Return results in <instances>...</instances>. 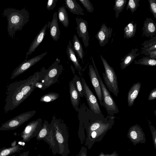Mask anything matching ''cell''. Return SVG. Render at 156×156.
Listing matches in <instances>:
<instances>
[{
    "label": "cell",
    "mask_w": 156,
    "mask_h": 156,
    "mask_svg": "<svg viewBox=\"0 0 156 156\" xmlns=\"http://www.w3.org/2000/svg\"><path fill=\"white\" fill-rule=\"evenodd\" d=\"M2 16L7 18L8 35L13 39H14L16 32L21 30L28 22L30 18L29 13L25 8L20 10L12 8H6Z\"/></svg>",
    "instance_id": "cell-1"
},
{
    "label": "cell",
    "mask_w": 156,
    "mask_h": 156,
    "mask_svg": "<svg viewBox=\"0 0 156 156\" xmlns=\"http://www.w3.org/2000/svg\"><path fill=\"white\" fill-rule=\"evenodd\" d=\"M21 80L9 84L7 87L4 111L5 113L15 108L26 99L20 89Z\"/></svg>",
    "instance_id": "cell-2"
},
{
    "label": "cell",
    "mask_w": 156,
    "mask_h": 156,
    "mask_svg": "<svg viewBox=\"0 0 156 156\" xmlns=\"http://www.w3.org/2000/svg\"><path fill=\"white\" fill-rule=\"evenodd\" d=\"M53 134L58 144L59 153L61 156H68L70 151L69 147V135L65 125L57 121L50 124Z\"/></svg>",
    "instance_id": "cell-3"
},
{
    "label": "cell",
    "mask_w": 156,
    "mask_h": 156,
    "mask_svg": "<svg viewBox=\"0 0 156 156\" xmlns=\"http://www.w3.org/2000/svg\"><path fill=\"white\" fill-rule=\"evenodd\" d=\"M100 57L105 70L102 75L105 84L108 90L117 97L119 92L117 76L113 67L101 55Z\"/></svg>",
    "instance_id": "cell-4"
},
{
    "label": "cell",
    "mask_w": 156,
    "mask_h": 156,
    "mask_svg": "<svg viewBox=\"0 0 156 156\" xmlns=\"http://www.w3.org/2000/svg\"><path fill=\"white\" fill-rule=\"evenodd\" d=\"M91 58L94 67L97 75L102 92L103 99L102 106L105 108L108 115H112L117 114L119 112L117 106L103 82L96 66L93 58L91 57Z\"/></svg>",
    "instance_id": "cell-5"
},
{
    "label": "cell",
    "mask_w": 156,
    "mask_h": 156,
    "mask_svg": "<svg viewBox=\"0 0 156 156\" xmlns=\"http://www.w3.org/2000/svg\"><path fill=\"white\" fill-rule=\"evenodd\" d=\"M39 141L44 140L49 145L54 155L59 154V151L58 144L53 134L51 125L47 121L42 124V128L36 136Z\"/></svg>",
    "instance_id": "cell-6"
},
{
    "label": "cell",
    "mask_w": 156,
    "mask_h": 156,
    "mask_svg": "<svg viewBox=\"0 0 156 156\" xmlns=\"http://www.w3.org/2000/svg\"><path fill=\"white\" fill-rule=\"evenodd\" d=\"M60 60L57 58L55 62L48 69L47 73L41 80L39 84L41 89L44 90L48 87L57 81L58 76L62 71V66L59 65Z\"/></svg>",
    "instance_id": "cell-7"
},
{
    "label": "cell",
    "mask_w": 156,
    "mask_h": 156,
    "mask_svg": "<svg viewBox=\"0 0 156 156\" xmlns=\"http://www.w3.org/2000/svg\"><path fill=\"white\" fill-rule=\"evenodd\" d=\"M48 69L44 67L40 71L35 72L27 79L21 80L20 89L26 99L36 87V83L41 80L47 73Z\"/></svg>",
    "instance_id": "cell-8"
},
{
    "label": "cell",
    "mask_w": 156,
    "mask_h": 156,
    "mask_svg": "<svg viewBox=\"0 0 156 156\" xmlns=\"http://www.w3.org/2000/svg\"><path fill=\"white\" fill-rule=\"evenodd\" d=\"M36 113V111L33 110L21 113L2 124L0 130L15 129L30 119Z\"/></svg>",
    "instance_id": "cell-9"
},
{
    "label": "cell",
    "mask_w": 156,
    "mask_h": 156,
    "mask_svg": "<svg viewBox=\"0 0 156 156\" xmlns=\"http://www.w3.org/2000/svg\"><path fill=\"white\" fill-rule=\"evenodd\" d=\"M112 126V125L109 123H104L98 129L86 135L85 145L89 149H90L95 142H99L102 140L106 133Z\"/></svg>",
    "instance_id": "cell-10"
},
{
    "label": "cell",
    "mask_w": 156,
    "mask_h": 156,
    "mask_svg": "<svg viewBox=\"0 0 156 156\" xmlns=\"http://www.w3.org/2000/svg\"><path fill=\"white\" fill-rule=\"evenodd\" d=\"M42 119L39 118L29 122L21 133L22 141L28 142L32 138L36 137L42 128Z\"/></svg>",
    "instance_id": "cell-11"
},
{
    "label": "cell",
    "mask_w": 156,
    "mask_h": 156,
    "mask_svg": "<svg viewBox=\"0 0 156 156\" xmlns=\"http://www.w3.org/2000/svg\"><path fill=\"white\" fill-rule=\"evenodd\" d=\"M47 53V52H45L29 60H27V58H26L24 61L14 70L11 74L10 79H13L25 72L32 66L40 61Z\"/></svg>",
    "instance_id": "cell-12"
},
{
    "label": "cell",
    "mask_w": 156,
    "mask_h": 156,
    "mask_svg": "<svg viewBox=\"0 0 156 156\" xmlns=\"http://www.w3.org/2000/svg\"><path fill=\"white\" fill-rule=\"evenodd\" d=\"M127 136L134 145L144 144L146 140L142 129L138 124L133 125L129 129Z\"/></svg>",
    "instance_id": "cell-13"
},
{
    "label": "cell",
    "mask_w": 156,
    "mask_h": 156,
    "mask_svg": "<svg viewBox=\"0 0 156 156\" xmlns=\"http://www.w3.org/2000/svg\"><path fill=\"white\" fill-rule=\"evenodd\" d=\"M82 85L85 92V97L90 109L95 113L98 114L101 113V110L98 100L94 94L83 78L82 79Z\"/></svg>",
    "instance_id": "cell-14"
},
{
    "label": "cell",
    "mask_w": 156,
    "mask_h": 156,
    "mask_svg": "<svg viewBox=\"0 0 156 156\" xmlns=\"http://www.w3.org/2000/svg\"><path fill=\"white\" fill-rule=\"evenodd\" d=\"M77 26L76 27L77 33L80 38H81L86 48L89 45V36L87 30L88 23L87 21L79 18H76Z\"/></svg>",
    "instance_id": "cell-15"
},
{
    "label": "cell",
    "mask_w": 156,
    "mask_h": 156,
    "mask_svg": "<svg viewBox=\"0 0 156 156\" xmlns=\"http://www.w3.org/2000/svg\"><path fill=\"white\" fill-rule=\"evenodd\" d=\"M89 74L90 79L101 106H102V93L99 82L93 66L90 65L89 66Z\"/></svg>",
    "instance_id": "cell-16"
},
{
    "label": "cell",
    "mask_w": 156,
    "mask_h": 156,
    "mask_svg": "<svg viewBox=\"0 0 156 156\" xmlns=\"http://www.w3.org/2000/svg\"><path fill=\"white\" fill-rule=\"evenodd\" d=\"M112 28L110 27H108L105 23L102 24L95 36L101 47H104L108 43L112 37Z\"/></svg>",
    "instance_id": "cell-17"
},
{
    "label": "cell",
    "mask_w": 156,
    "mask_h": 156,
    "mask_svg": "<svg viewBox=\"0 0 156 156\" xmlns=\"http://www.w3.org/2000/svg\"><path fill=\"white\" fill-rule=\"evenodd\" d=\"M48 26V23L46 24L40 31L31 44L26 54V58L27 56L35 51L36 49L41 43L46 34V30Z\"/></svg>",
    "instance_id": "cell-18"
},
{
    "label": "cell",
    "mask_w": 156,
    "mask_h": 156,
    "mask_svg": "<svg viewBox=\"0 0 156 156\" xmlns=\"http://www.w3.org/2000/svg\"><path fill=\"white\" fill-rule=\"evenodd\" d=\"M143 35L153 37L156 33V23L151 18H147L144 22Z\"/></svg>",
    "instance_id": "cell-19"
},
{
    "label": "cell",
    "mask_w": 156,
    "mask_h": 156,
    "mask_svg": "<svg viewBox=\"0 0 156 156\" xmlns=\"http://www.w3.org/2000/svg\"><path fill=\"white\" fill-rule=\"evenodd\" d=\"M50 35L54 41H57L59 39L60 32L58 23L57 12H55L53 15L52 20L50 22Z\"/></svg>",
    "instance_id": "cell-20"
},
{
    "label": "cell",
    "mask_w": 156,
    "mask_h": 156,
    "mask_svg": "<svg viewBox=\"0 0 156 156\" xmlns=\"http://www.w3.org/2000/svg\"><path fill=\"white\" fill-rule=\"evenodd\" d=\"M141 87L140 82L134 83L130 88L127 95V102L128 106L131 107L134 104L135 99L140 92Z\"/></svg>",
    "instance_id": "cell-21"
},
{
    "label": "cell",
    "mask_w": 156,
    "mask_h": 156,
    "mask_svg": "<svg viewBox=\"0 0 156 156\" xmlns=\"http://www.w3.org/2000/svg\"><path fill=\"white\" fill-rule=\"evenodd\" d=\"M69 90L71 104L75 110L77 111L80 98L78 91L72 81H70L69 83Z\"/></svg>",
    "instance_id": "cell-22"
},
{
    "label": "cell",
    "mask_w": 156,
    "mask_h": 156,
    "mask_svg": "<svg viewBox=\"0 0 156 156\" xmlns=\"http://www.w3.org/2000/svg\"><path fill=\"white\" fill-rule=\"evenodd\" d=\"M137 48H133L130 52L129 53L121 59L122 62L120 63V68L123 70L129 66L135 58L138 56L140 52L136 53L138 51Z\"/></svg>",
    "instance_id": "cell-23"
},
{
    "label": "cell",
    "mask_w": 156,
    "mask_h": 156,
    "mask_svg": "<svg viewBox=\"0 0 156 156\" xmlns=\"http://www.w3.org/2000/svg\"><path fill=\"white\" fill-rule=\"evenodd\" d=\"M65 7H66L71 13L78 15H85L83 10L76 0H65Z\"/></svg>",
    "instance_id": "cell-24"
},
{
    "label": "cell",
    "mask_w": 156,
    "mask_h": 156,
    "mask_svg": "<svg viewBox=\"0 0 156 156\" xmlns=\"http://www.w3.org/2000/svg\"><path fill=\"white\" fill-rule=\"evenodd\" d=\"M70 41L69 40L68 44L67 46L66 53L69 59L74 65L75 69L80 71L82 67L76 56Z\"/></svg>",
    "instance_id": "cell-25"
},
{
    "label": "cell",
    "mask_w": 156,
    "mask_h": 156,
    "mask_svg": "<svg viewBox=\"0 0 156 156\" xmlns=\"http://www.w3.org/2000/svg\"><path fill=\"white\" fill-rule=\"evenodd\" d=\"M141 54H144L150 51L156 50V35L151 39L145 41L142 44Z\"/></svg>",
    "instance_id": "cell-26"
},
{
    "label": "cell",
    "mask_w": 156,
    "mask_h": 156,
    "mask_svg": "<svg viewBox=\"0 0 156 156\" xmlns=\"http://www.w3.org/2000/svg\"><path fill=\"white\" fill-rule=\"evenodd\" d=\"M73 49L77 54L79 58L83 61L84 55V53L82 45L76 34H74L73 39Z\"/></svg>",
    "instance_id": "cell-27"
},
{
    "label": "cell",
    "mask_w": 156,
    "mask_h": 156,
    "mask_svg": "<svg viewBox=\"0 0 156 156\" xmlns=\"http://www.w3.org/2000/svg\"><path fill=\"white\" fill-rule=\"evenodd\" d=\"M58 20L65 27H67L69 23L68 14L65 6L59 7L58 10Z\"/></svg>",
    "instance_id": "cell-28"
},
{
    "label": "cell",
    "mask_w": 156,
    "mask_h": 156,
    "mask_svg": "<svg viewBox=\"0 0 156 156\" xmlns=\"http://www.w3.org/2000/svg\"><path fill=\"white\" fill-rule=\"evenodd\" d=\"M23 149L19 144L10 147H4L0 149V156H9Z\"/></svg>",
    "instance_id": "cell-29"
},
{
    "label": "cell",
    "mask_w": 156,
    "mask_h": 156,
    "mask_svg": "<svg viewBox=\"0 0 156 156\" xmlns=\"http://www.w3.org/2000/svg\"><path fill=\"white\" fill-rule=\"evenodd\" d=\"M136 26L137 23L134 24L133 21H132L126 26L124 29V38L128 39L133 37L136 31Z\"/></svg>",
    "instance_id": "cell-30"
},
{
    "label": "cell",
    "mask_w": 156,
    "mask_h": 156,
    "mask_svg": "<svg viewBox=\"0 0 156 156\" xmlns=\"http://www.w3.org/2000/svg\"><path fill=\"white\" fill-rule=\"evenodd\" d=\"M134 63L136 64L141 65L150 66H156V60L152 59L149 56H145L137 60H135Z\"/></svg>",
    "instance_id": "cell-31"
},
{
    "label": "cell",
    "mask_w": 156,
    "mask_h": 156,
    "mask_svg": "<svg viewBox=\"0 0 156 156\" xmlns=\"http://www.w3.org/2000/svg\"><path fill=\"white\" fill-rule=\"evenodd\" d=\"M127 0H115L113 10L115 11V17L117 18L123 10Z\"/></svg>",
    "instance_id": "cell-32"
},
{
    "label": "cell",
    "mask_w": 156,
    "mask_h": 156,
    "mask_svg": "<svg viewBox=\"0 0 156 156\" xmlns=\"http://www.w3.org/2000/svg\"><path fill=\"white\" fill-rule=\"evenodd\" d=\"M59 97V95L58 94L51 92L43 95L41 98L40 101L44 102H48L53 101L57 99Z\"/></svg>",
    "instance_id": "cell-33"
},
{
    "label": "cell",
    "mask_w": 156,
    "mask_h": 156,
    "mask_svg": "<svg viewBox=\"0 0 156 156\" xmlns=\"http://www.w3.org/2000/svg\"><path fill=\"white\" fill-rule=\"evenodd\" d=\"M140 1V0H129L126 7V10H128L129 9L132 14H133L139 6Z\"/></svg>",
    "instance_id": "cell-34"
},
{
    "label": "cell",
    "mask_w": 156,
    "mask_h": 156,
    "mask_svg": "<svg viewBox=\"0 0 156 156\" xmlns=\"http://www.w3.org/2000/svg\"><path fill=\"white\" fill-rule=\"evenodd\" d=\"M104 123L101 120H97L91 123L87 130V135L98 129Z\"/></svg>",
    "instance_id": "cell-35"
},
{
    "label": "cell",
    "mask_w": 156,
    "mask_h": 156,
    "mask_svg": "<svg viewBox=\"0 0 156 156\" xmlns=\"http://www.w3.org/2000/svg\"><path fill=\"white\" fill-rule=\"evenodd\" d=\"M79 1L82 4L87 12L90 13L92 12H93L94 8L89 0H79Z\"/></svg>",
    "instance_id": "cell-36"
},
{
    "label": "cell",
    "mask_w": 156,
    "mask_h": 156,
    "mask_svg": "<svg viewBox=\"0 0 156 156\" xmlns=\"http://www.w3.org/2000/svg\"><path fill=\"white\" fill-rule=\"evenodd\" d=\"M76 84L77 87V90L79 93L80 97H83V96H85V92L83 88V86L81 83L80 80L77 79V76L76 77Z\"/></svg>",
    "instance_id": "cell-37"
},
{
    "label": "cell",
    "mask_w": 156,
    "mask_h": 156,
    "mask_svg": "<svg viewBox=\"0 0 156 156\" xmlns=\"http://www.w3.org/2000/svg\"><path fill=\"white\" fill-rule=\"evenodd\" d=\"M149 4V9L152 13L154 17L156 19V0H148Z\"/></svg>",
    "instance_id": "cell-38"
},
{
    "label": "cell",
    "mask_w": 156,
    "mask_h": 156,
    "mask_svg": "<svg viewBox=\"0 0 156 156\" xmlns=\"http://www.w3.org/2000/svg\"><path fill=\"white\" fill-rule=\"evenodd\" d=\"M150 130L152 135L154 145L156 149V130L152 125L149 124Z\"/></svg>",
    "instance_id": "cell-39"
},
{
    "label": "cell",
    "mask_w": 156,
    "mask_h": 156,
    "mask_svg": "<svg viewBox=\"0 0 156 156\" xmlns=\"http://www.w3.org/2000/svg\"><path fill=\"white\" fill-rule=\"evenodd\" d=\"M58 0H49L47 4V8L48 10H52L55 7Z\"/></svg>",
    "instance_id": "cell-40"
},
{
    "label": "cell",
    "mask_w": 156,
    "mask_h": 156,
    "mask_svg": "<svg viewBox=\"0 0 156 156\" xmlns=\"http://www.w3.org/2000/svg\"><path fill=\"white\" fill-rule=\"evenodd\" d=\"M156 98V88L153 89L150 92L148 97V100L151 101L154 100Z\"/></svg>",
    "instance_id": "cell-41"
},
{
    "label": "cell",
    "mask_w": 156,
    "mask_h": 156,
    "mask_svg": "<svg viewBox=\"0 0 156 156\" xmlns=\"http://www.w3.org/2000/svg\"><path fill=\"white\" fill-rule=\"evenodd\" d=\"M146 56H148L152 59L156 58V50L150 51L144 54Z\"/></svg>",
    "instance_id": "cell-42"
},
{
    "label": "cell",
    "mask_w": 156,
    "mask_h": 156,
    "mask_svg": "<svg viewBox=\"0 0 156 156\" xmlns=\"http://www.w3.org/2000/svg\"><path fill=\"white\" fill-rule=\"evenodd\" d=\"M77 156H87V148L85 147H82Z\"/></svg>",
    "instance_id": "cell-43"
},
{
    "label": "cell",
    "mask_w": 156,
    "mask_h": 156,
    "mask_svg": "<svg viewBox=\"0 0 156 156\" xmlns=\"http://www.w3.org/2000/svg\"><path fill=\"white\" fill-rule=\"evenodd\" d=\"M98 156H119L118 154L117 153L116 151H114L112 154H104L103 152H102L98 155Z\"/></svg>",
    "instance_id": "cell-44"
},
{
    "label": "cell",
    "mask_w": 156,
    "mask_h": 156,
    "mask_svg": "<svg viewBox=\"0 0 156 156\" xmlns=\"http://www.w3.org/2000/svg\"><path fill=\"white\" fill-rule=\"evenodd\" d=\"M29 153V151H26L23 152L19 156H28Z\"/></svg>",
    "instance_id": "cell-45"
},
{
    "label": "cell",
    "mask_w": 156,
    "mask_h": 156,
    "mask_svg": "<svg viewBox=\"0 0 156 156\" xmlns=\"http://www.w3.org/2000/svg\"><path fill=\"white\" fill-rule=\"evenodd\" d=\"M37 156H42L41 155H38Z\"/></svg>",
    "instance_id": "cell-46"
},
{
    "label": "cell",
    "mask_w": 156,
    "mask_h": 156,
    "mask_svg": "<svg viewBox=\"0 0 156 156\" xmlns=\"http://www.w3.org/2000/svg\"><path fill=\"white\" fill-rule=\"evenodd\" d=\"M15 156V155H12V156Z\"/></svg>",
    "instance_id": "cell-47"
}]
</instances>
